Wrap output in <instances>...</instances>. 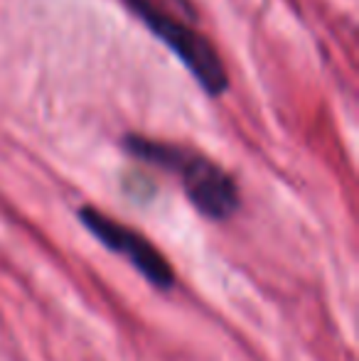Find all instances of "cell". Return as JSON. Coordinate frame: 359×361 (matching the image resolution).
Here are the masks:
<instances>
[{"label":"cell","mask_w":359,"mask_h":361,"mask_svg":"<svg viewBox=\"0 0 359 361\" xmlns=\"http://www.w3.org/2000/svg\"><path fill=\"white\" fill-rule=\"evenodd\" d=\"M126 150L148 165L163 167L180 177L185 195L200 214L207 219H226L239 209V190L236 182L226 170L217 162L190 147L165 143V140L143 138V135H128Z\"/></svg>","instance_id":"6da1fadb"},{"label":"cell","mask_w":359,"mask_h":361,"mask_svg":"<svg viewBox=\"0 0 359 361\" xmlns=\"http://www.w3.org/2000/svg\"><path fill=\"white\" fill-rule=\"evenodd\" d=\"M128 8L143 20V25L185 64V69L195 76V81L209 96H219L229 86V74L221 62L214 44L185 23L168 8H160L153 0H126Z\"/></svg>","instance_id":"7a4b0ae2"},{"label":"cell","mask_w":359,"mask_h":361,"mask_svg":"<svg viewBox=\"0 0 359 361\" xmlns=\"http://www.w3.org/2000/svg\"><path fill=\"white\" fill-rule=\"evenodd\" d=\"M79 219L89 228L91 236H96L104 243L109 251L123 256L140 276L148 283H153L155 288L168 290L175 283V273L170 261L135 228L118 224L116 219H111L104 212L94 209V207H82L79 209Z\"/></svg>","instance_id":"3957f363"}]
</instances>
